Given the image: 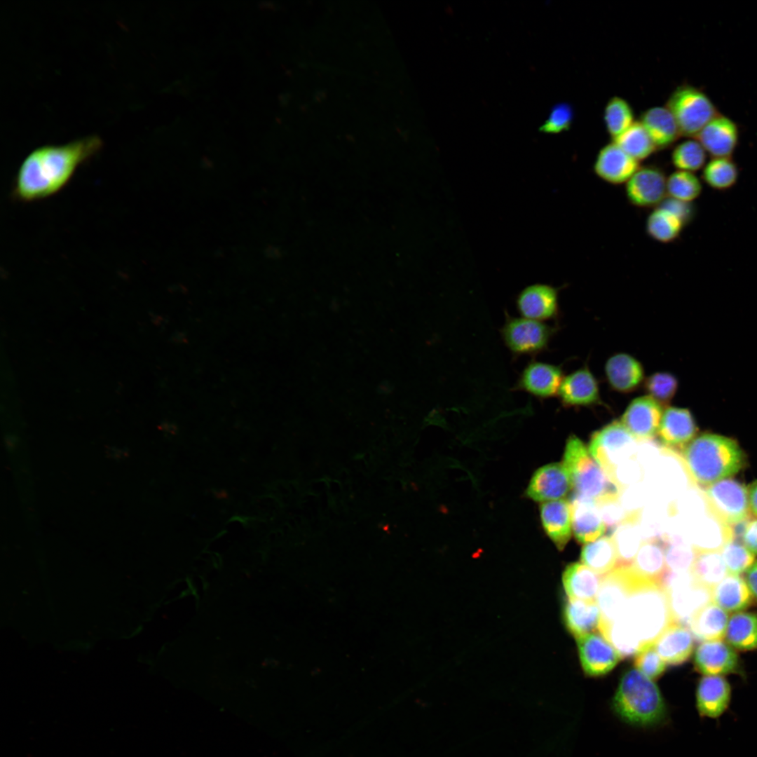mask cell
Here are the masks:
<instances>
[{
  "instance_id": "6da1fadb",
  "label": "cell",
  "mask_w": 757,
  "mask_h": 757,
  "mask_svg": "<svg viewBox=\"0 0 757 757\" xmlns=\"http://www.w3.org/2000/svg\"><path fill=\"white\" fill-rule=\"evenodd\" d=\"M102 141L90 135L63 144H47L29 152L15 175L11 196L22 203L46 199L61 191L77 169L99 152Z\"/></svg>"
},
{
  "instance_id": "7a4b0ae2",
  "label": "cell",
  "mask_w": 757,
  "mask_h": 757,
  "mask_svg": "<svg viewBox=\"0 0 757 757\" xmlns=\"http://www.w3.org/2000/svg\"><path fill=\"white\" fill-rule=\"evenodd\" d=\"M632 573L631 589L619 615L611 623L598 628L622 658L635 656L653 645L675 622L663 587Z\"/></svg>"
},
{
  "instance_id": "3957f363",
  "label": "cell",
  "mask_w": 757,
  "mask_h": 757,
  "mask_svg": "<svg viewBox=\"0 0 757 757\" xmlns=\"http://www.w3.org/2000/svg\"><path fill=\"white\" fill-rule=\"evenodd\" d=\"M681 451L693 479L704 486L736 475L746 463L745 453L738 443L717 434L695 437Z\"/></svg>"
},
{
  "instance_id": "277c9868",
  "label": "cell",
  "mask_w": 757,
  "mask_h": 757,
  "mask_svg": "<svg viewBox=\"0 0 757 757\" xmlns=\"http://www.w3.org/2000/svg\"><path fill=\"white\" fill-rule=\"evenodd\" d=\"M612 709L624 722L638 727L660 725L668 714L657 686L636 669L627 671L620 678Z\"/></svg>"
},
{
  "instance_id": "5b68a950",
  "label": "cell",
  "mask_w": 757,
  "mask_h": 757,
  "mask_svg": "<svg viewBox=\"0 0 757 757\" xmlns=\"http://www.w3.org/2000/svg\"><path fill=\"white\" fill-rule=\"evenodd\" d=\"M562 463L576 496L596 500L608 492L618 491L583 442L574 435L567 440Z\"/></svg>"
},
{
  "instance_id": "8992f818",
  "label": "cell",
  "mask_w": 757,
  "mask_h": 757,
  "mask_svg": "<svg viewBox=\"0 0 757 757\" xmlns=\"http://www.w3.org/2000/svg\"><path fill=\"white\" fill-rule=\"evenodd\" d=\"M666 107L672 114L681 135L690 138H695L719 114L704 92L689 84L678 86L668 98Z\"/></svg>"
},
{
  "instance_id": "52a82bcc",
  "label": "cell",
  "mask_w": 757,
  "mask_h": 757,
  "mask_svg": "<svg viewBox=\"0 0 757 757\" xmlns=\"http://www.w3.org/2000/svg\"><path fill=\"white\" fill-rule=\"evenodd\" d=\"M638 443L621 421H615L592 435L588 450L610 479L618 467L637 458Z\"/></svg>"
},
{
  "instance_id": "ba28073f",
  "label": "cell",
  "mask_w": 757,
  "mask_h": 757,
  "mask_svg": "<svg viewBox=\"0 0 757 757\" xmlns=\"http://www.w3.org/2000/svg\"><path fill=\"white\" fill-rule=\"evenodd\" d=\"M661 585L667 592L675 622L687 626L699 609L712 601L711 589L697 582L690 571L667 570Z\"/></svg>"
},
{
  "instance_id": "9c48e42d",
  "label": "cell",
  "mask_w": 757,
  "mask_h": 757,
  "mask_svg": "<svg viewBox=\"0 0 757 757\" xmlns=\"http://www.w3.org/2000/svg\"><path fill=\"white\" fill-rule=\"evenodd\" d=\"M704 497L709 510L725 526L735 525L749 514L748 489L731 478L706 486Z\"/></svg>"
},
{
  "instance_id": "30bf717a",
  "label": "cell",
  "mask_w": 757,
  "mask_h": 757,
  "mask_svg": "<svg viewBox=\"0 0 757 757\" xmlns=\"http://www.w3.org/2000/svg\"><path fill=\"white\" fill-rule=\"evenodd\" d=\"M555 329L541 321L507 315L501 335L506 346L516 355H534L548 346Z\"/></svg>"
},
{
  "instance_id": "8fae6325",
  "label": "cell",
  "mask_w": 757,
  "mask_h": 757,
  "mask_svg": "<svg viewBox=\"0 0 757 757\" xmlns=\"http://www.w3.org/2000/svg\"><path fill=\"white\" fill-rule=\"evenodd\" d=\"M576 641L582 669L589 676L608 674L622 659L618 651L599 631L580 636Z\"/></svg>"
},
{
  "instance_id": "7c38bea8",
  "label": "cell",
  "mask_w": 757,
  "mask_h": 757,
  "mask_svg": "<svg viewBox=\"0 0 757 757\" xmlns=\"http://www.w3.org/2000/svg\"><path fill=\"white\" fill-rule=\"evenodd\" d=\"M625 193L628 201L636 207L659 206L667 195L664 172L653 165L639 167L627 182Z\"/></svg>"
},
{
  "instance_id": "4fadbf2b",
  "label": "cell",
  "mask_w": 757,
  "mask_h": 757,
  "mask_svg": "<svg viewBox=\"0 0 757 757\" xmlns=\"http://www.w3.org/2000/svg\"><path fill=\"white\" fill-rule=\"evenodd\" d=\"M662 405L648 395L634 399L627 406L621 423L639 442L652 439L660 424Z\"/></svg>"
},
{
  "instance_id": "5bb4252c",
  "label": "cell",
  "mask_w": 757,
  "mask_h": 757,
  "mask_svg": "<svg viewBox=\"0 0 757 757\" xmlns=\"http://www.w3.org/2000/svg\"><path fill=\"white\" fill-rule=\"evenodd\" d=\"M572 489L568 472L563 463H554L538 469L533 475L526 495L536 502L561 500Z\"/></svg>"
},
{
  "instance_id": "9a60e30c",
  "label": "cell",
  "mask_w": 757,
  "mask_h": 757,
  "mask_svg": "<svg viewBox=\"0 0 757 757\" xmlns=\"http://www.w3.org/2000/svg\"><path fill=\"white\" fill-rule=\"evenodd\" d=\"M696 138L711 158L732 157L739 142V128L733 120L719 113Z\"/></svg>"
},
{
  "instance_id": "2e32d148",
  "label": "cell",
  "mask_w": 757,
  "mask_h": 757,
  "mask_svg": "<svg viewBox=\"0 0 757 757\" xmlns=\"http://www.w3.org/2000/svg\"><path fill=\"white\" fill-rule=\"evenodd\" d=\"M563 378L560 366L532 360L523 369L515 389L546 399L557 394Z\"/></svg>"
},
{
  "instance_id": "e0dca14e",
  "label": "cell",
  "mask_w": 757,
  "mask_h": 757,
  "mask_svg": "<svg viewBox=\"0 0 757 757\" xmlns=\"http://www.w3.org/2000/svg\"><path fill=\"white\" fill-rule=\"evenodd\" d=\"M696 669L704 676H723L739 668L737 653L722 640L702 641L694 655Z\"/></svg>"
},
{
  "instance_id": "ac0fdd59",
  "label": "cell",
  "mask_w": 757,
  "mask_h": 757,
  "mask_svg": "<svg viewBox=\"0 0 757 757\" xmlns=\"http://www.w3.org/2000/svg\"><path fill=\"white\" fill-rule=\"evenodd\" d=\"M516 304L523 318L541 322L552 319L559 312L558 290L549 285L533 284L521 291Z\"/></svg>"
},
{
  "instance_id": "d6986e66",
  "label": "cell",
  "mask_w": 757,
  "mask_h": 757,
  "mask_svg": "<svg viewBox=\"0 0 757 757\" xmlns=\"http://www.w3.org/2000/svg\"><path fill=\"white\" fill-rule=\"evenodd\" d=\"M731 686L722 676H704L698 682L696 708L702 718L717 719L728 710L731 700Z\"/></svg>"
},
{
  "instance_id": "ffe728a7",
  "label": "cell",
  "mask_w": 757,
  "mask_h": 757,
  "mask_svg": "<svg viewBox=\"0 0 757 757\" xmlns=\"http://www.w3.org/2000/svg\"><path fill=\"white\" fill-rule=\"evenodd\" d=\"M639 167V161L612 142L599 151L594 171L599 178L609 184H621L627 183Z\"/></svg>"
},
{
  "instance_id": "44dd1931",
  "label": "cell",
  "mask_w": 757,
  "mask_h": 757,
  "mask_svg": "<svg viewBox=\"0 0 757 757\" xmlns=\"http://www.w3.org/2000/svg\"><path fill=\"white\" fill-rule=\"evenodd\" d=\"M572 533L577 541L587 544L601 538L606 531L595 500L573 493L570 500Z\"/></svg>"
},
{
  "instance_id": "7402d4cb",
  "label": "cell",
  "mask_w": 757,
  "mask_h": 757,
  "mask_svg": "<svg viewBox=\"0 0 757 757\" xmlns=\"http://www.w3.org/2000/svg\"><path fill=\"white\" fill-rule=\"evenodd\" d=\"M697 427L691 412L669 407L663 411L657 435L667 447L682 449L696 435Z\"/></svg>"
},
{
  "instance_id": "603a6c76",
  "label": "cell",
  "mask_w": 757,
  "mask_h": 757,
  "mask_svg": "<svg viewBox=\"0 0 757 757\" xmlns=\"http://www.w3.org/2000/svg\"><path fill=\"white\" fill-rule=\"evenodd\" d=\"M557 395L566 407L589 406L600 400L597 381L587 367L564 376Z\"/></svg>"
},
{
  "instance_id": "cb8c5ba5",
  "label": "cell",
  "mask_w": 757,
  "mask_h": 757,
  "mask_svg": "<svg viewBox=\"0 0 757 757\" xmlns=\"http://www.w3.org/2000/svg\"><path fill=\"white\" fill-rule=\"evenodd\" d=\"M694 636L683 624L673 622L654 643L658 655L669 665H680L690 657L694 648Z\"/></svg>"
},
{
  "instance_id": "d4e9b609",
  "label": "cell",
  "mask_w": 757,
  "mask_h": 757,
  "mask_svg": "<svg viewBox=\"0 0 757 757\" xmlns=\"http://www.w3.org/2000/svg\"><path fill=\"white\" fill-rule=\"evenodd\" d=\"M605 372L610 386L622 393L635 390L644 380V371L641 362L631 355L624 353L615 354L608 359Z\"/></svg>"
},
{
  "instance_id": "484cf974",
  "label": "cell",
  "mask_w": 757,
  "mask_h": 757,
  "mask_svg": "<svg viewBox=\"0 0 757 757\" xmlns=\"http://www.w3.org/2000/svg\"><path fill=\"white\" fill-rule=\"evenodd\" d=\"M540 514L545 532L557 547L562 550L573 533L570 502L561 499L543 503Z\"/></svg>"
},
{
  "instance_id": "4316f807",
  "label": "cell",
  "mask_w": 757,
  "mask_h": 757,
  "mask_svg": "<svg viewBox=\"0 0 757 757\" xmlns=\"http://www.w3.org/2000/svg\"><path fill=\"white\" fill-rule=\"evenodd\" d=\"M639 121L658 149L671 146L681 136L672 114L666 106L648 109L641 114Z\"/></svg>"
},
{
  "instance_id": "83f0119b",
  "label": "cell",
  "mask_w": 757,
  "mask_h": 757,
  "mask_svg": "<svg viewBox=\"0 0 757 757\" xmlns=\"http://www.w3.org/2000/svg\"><path fill=\"white\" fill-rule=\"evenodd\" d=\"M602 577L585 564L574 562L563 573V586L568 599L596 601Z\"/></svg>"
},
{
  "instance_id": "f1b7e54d",
  "label": "cell",
  "mask_w": 757,
  "mask_h": 757,
  "mask_svg": "<svg viewBox=\"0 0 757 757\" xmlns=\"http://www.w3.org/2000/svg\"><path fill=\"white\" fill-rule=\"evenodd\" d=\"M728 619L727 611L711 601L692 616L687 627L697 640H722L725 635Z\"/></svg>"
},
{
  "instance_id": "f546056e",
  "label": "cell",
  "mask_w": 757,
  "mask_h": 757,
  "mask_svg": "<svg viewBox=\"0 0 757 757\" xmlns=\"http://www.w3.org/2000/svg\"><path fill=\"white\" fill-rule=\"evenodd\" d=\"M711 599L725 611L733 613L743 611L753 601L745 580L730 573L711 589Z\"/></svg>"
},
{
  "instance_id": "4dcf8cb0",
  "label": "cell",
  "mask_w": 757,
  "mask_h": 757,
  "mask_svg": "<svg viewBox=\"0 0 757 757\" xmlns=\"http://www.w3.org/2000/svg\"><path fill=\"white\" fill-rule=\"evenodd\" d=\"M629 568L636 576L661 585L667 571L663 541L644 540Z\"/></svg>"
},
{
  "instance_id": "1f68e13d",
  "label": "cell",
  "mask_w": 757,
  "mask_h": 757,
  "mask_svg": "<svg viewBox=\"0 0 757 757\" xmlns=\"http://www.w3.org/2000/svg\"><path fill=\"white\" fill-rule=\"evenodd\" d=\"M568 631L576 639L598 630L601 612L596 601L568 599L563 611Z\"/></svg>"
},
{
  "instance_id": "d6a6232c",
  "label": "cell",
  "mask_w": 757,
  "mask_h": 757,
  "mask_svg": "<svg viewBox=\"0 0 757 757\" xmlns=\"http://www.w3.org/2000/svg\"><path fill=\"white\" fill-rule=\"evenodd\" d=\"M640 514H633L612 532L618 556L615 568L629 567L643 542L639 526Z\"/></svg>"
},
{
  "instance_id": "836d02e7",
  "label": "cell",
  "mask_w": 757,
  "mask_h": 757,
  "mask_svg": "<svg viewBox=\"0 0 757 757\" xmlns=\"http://www.w3.org/2000/svg\"><path fill=\"white\" fill-rule=\"evenodd\" d=\"M725 637L737 649H757V614L744 611L734 613L728 619Z\"/></svg>"
},
{
  "instance_id": "e575fe53",
  "label": "cell",
  "mask_w": 757,
  "mask_h": 757,
  "mask_svg": "<svg viewBox=\"0 0 757 757\" xmlns=\"http://www.w3.org/2000/svg\"><path fill=\"white\" fill-rule=\"evenodd\" d=\"M580 560L601 576L613 571L617 565L618 556L611 536H604L585 544L582 548Z\"/></svg>"
},
{
  "instance_id": "d590c367",
  "label": "cell",
  "mask_w": 757,
  "mask_h": 757,
  "mask_svg": "<svg viewBox=\"0 0 757 757\" xmlns=\"http://www.w3.org/2000/svg\"><path fill=\"white\" fill-rule=\"evenodd\" d=\"M690 572L697 582L711 589L728 574L718 550L695 551Z\"/></svg>"
},
{
  "instance_id": "8d00e7d4",
  "label": "cell",
  "mask_w": 757,
  "mask_h": 757,
  "mask_svg": "<svg viewBox=\"0 0 757 757\" xmlns=\"http://www.w3.org/2000/svg\"><path fill=\"white\" fill-rule=\"evenodd\" d=\"M685 224L675 214L662 207H657L648 215L646 229L655 240L668 243L675 240L681 234Z\"/></svg>"
},
{
  "instance_id": "74e56055",
  "label": "cell",
  "mask_w": 757,
  "mask_h": 757,
  "mask_svg": "<svg viewBox=\"0 0 757 757\" xmlns=\"http://www.w3.org/2000/svg\"><path fill=\"white\" fill-rule=\"evenodd\" d=\"M739 169L732 157L711 158L702 168V177L711 189L725 191L735 185Z\"/></svg>"
},
{
  "instance_id": "f35d334b",
  "label": "cell",
  "mask_w": 757,
  "mask_h": 757,
  "mask_svg": "<svg viewBox=\"0 0 757 757\" xmlns=\"http://www.w3.org/2000/svg\"><path fill=\"white\" fill-rule=\"evenodd\" d=\"M613 139L615 144L637 161L647 158L657 149L640 121L634 122L629 128Z\"/></svg>"
},
{
  "instance_id": "ab89813d",
  "label": "cell",
  "mask_w": 757,
  "mask_h": 757,
  "mask_svg": "<svg viewBox=\"0 0 757 757\" xmlns=\"http://www.w3.org/2000/svg\"><path fill=\"white\" fill-rule=\"evenodd\" d=\"M664 545L667 570L672 572L690 571L695 551L688 539L680 535L665 536Z\"/></svg>"
},
{
  "instance_id": "60d3db41",
  "label": "cell",
  "mask_w": 757,
  "mask_h": 757,
  "mask_svg": "<svg viewBox=\"0 0 757 757\" xmlns=\"http://www.w3.org/2000/svg\"><path fill=\"white\" fill-rule=\"evenodd\" d=\"M634 118L633 109L625 99L614 96L607 102L603 119L606 130L613 139L629 128L634 122Z\"/></svg>"
},
{
  "instance_id": "b9f144b4",
  "label": "cell",
  "mask_w": 757,
  "mask_h": 757,
  "mask_svg": "<svg viewBox=\"0 0 757 757\" xmlns=\"http://www.w3.org/2000/svg\"><path fill=\"white\" fill-rule=\"evenodd\" d=\"M707 154L697 139H688L674 148L671 162L678 170L694 172L704 167Z\"/></svg>"
},
{
  "instance_id": "7bdbcfd3",
  "label": "cell",
  "mask_w": 757,
  "mask_h": 757,
  "mask_svg": "<svg viewBox=\"0 0 757 757\" xmlns=\"http://www.w3.org/2000/svg\"><path fill=\"white\" fill-rule=\"evenodd\" d=\"M702 191V183L694 172L677 170L667 178V194L669 198L692 203Z\"/></svg>"
},
{
  "instance_id": "ee69618b",
  "label": "cell",
  "mask_w": 757,
  "mask_h": 757,
  "mask_svg": "<svg viewBox=\"0 0 757 757\" xmlns=\"http://www.w3.org/2000/svg\"><path fill=\"white\" fill-rule=\"evenodd\" d=\"M595 501L606 528L612 532L631 515L635 514L629 513L624 508L618 491L608 492Z\"/></svg>"
},
{
  "instance_id": "f6af8a7d",
  "label": "cell",
  "mask_w": 757,
  "mask_h": 757,
  "mask_svg": "<svg viewBox=\"0 0 757 757\" xmlns=\"http://www.w3.org/2000/svg\"><path fill=\"white\" fill-rule=\"evenodd\" d=\"M644 388L648 396L661 405L667 404L676 393L678 380L669 372H655L644 380Z\"/></svg>"
},
{
  "instance_id": "bcb514c9",
  "label": "cell",
  "mask_w": 757,
  "mask_h": 757,
  "mask_svg": "<svg viewBox=\"0 0 757 757\" xmlns=\"http://www.w3.org/2000/svg\"><path fill=\"white\" fill-rule=\"evenodd\" d=\"M665 517L662 506L656 504L644 506L639 517L643 541L662 539L667 526Z\"/></svg>"
},
{
  "instance_id": "7dc6e473",
  "label": "cell",
  "mask_w": 757,
  "mask_h": 757,
  "mask_svg": "<svg viewBox=\"0 0 757 757\" xmlns=\"http://www.w3.org/2000/svg\"><path fill=\"white\" fill-rule=\"evenodd\" d=\"M721 553L728 573L739 575L746 571L755 561V554L744 545L734 541L724 545Z\"/></svg>"
},
{
  "instance_id": "c3c4849f",
  "label": "cell",
  "mask_w": 757,
  "mask_h": 757,
  "mask_svg": "<svg viewBox=\"0 0 757 757\" xmlns=\"http://www.w3.org/2000/svg\"><path fill=\"white\" fill-rule=\"evenodd\" d=\"M573 118L574 111L571 104L567 102L558 103L552 107L540 130L550 134L566 131L570 129Z\"/></svg>"
},
{
  "instance_id": "681fc988",
  "label": "cell",
  "mask_w": 757,
  "mask_h": 757,
  "mask_svg": "<svg viewBox=\"0 0 757 757\" xmlns=\"http://www.w3.org/2000/svg\"><path fill=\"white\" fill-rule=\"evenodd\" d=\"M634 664L637 670L653 681L660 677L666 669V663L655 650L654 644L638 653L634 656Z\"/></svg>"
},
{
  "instance_id": "f907efd6",
  "label": "cell",
  "mask_w": 757,
  "mask_h": 757,
  "mask_svg": "<svg viewBox=\"0 0 757 757\" xmlns=\"http://www.w3.org/2000/svg\"><path fill=\"white\" fill-rule=\"evenodd\" d=\"M624 508L629 513L640 512L645 506L646 493L639 483L631 485L618 492Z\"/></svg>"
},
{
  "instance_id": "816d5d0a",
  "label": "cell",
  "mask_w": 757,
  "mask_h": 757,
  "mask_svg": "<svg viewBox=\"0 0 757 757\" xmlns=\"http://www.w3.org/2000/svg\"><path fill=\"white\" fill-rule=\"evenodd\" d=\"M659 206L666 208L675 214L683 221L685 225L688 224L694 217L695 210L691 203L668 197Z\"/></svg>"
},
{
  "instance_id": "f5cc1de1",
  "label": "cell",
  "mask_w": 757,
  "mask_h": 757,
  "mask_svg": "<svg viewBox=\"0 0 757 757\" xmlns=\"http://www.w3.org/2000/svg\"><path fill=\"white\" fill-rule=\"evenodd\" d=\"M744 546L753 554H757V519L749 521L742 533Z\"/></svg>"
},
{
  "instance_id": "db71d44e",
  "label": "cell",
  "mask_w": 757,
  "mask_h": 757,
  "mask_svg": "<svg viewBox=\"0 0 757 757\" xmlns=\"http://www.w3.org/2000/svg\"><path fill=\"white\" fill-rule=\"evenodd\" d=\"M745 581L753 600L757 601V561L746 571Z\"/></svg>"
},
{
  "instance_id": "11a10c76",
  "label": "cell",
  "mask_w": 757,
  "mask_h": 757,
  "mask_svg": "<svg viewBox=\"0 0 757 757\" xmlns=\"http://www.w3.org/2000/svg\"><path fill=\"white\" fill-rule=\"evenodd\" d=\"M749 509L757 517V480L751 483L748 488Z\"/></svg>"
}]
</instances>
